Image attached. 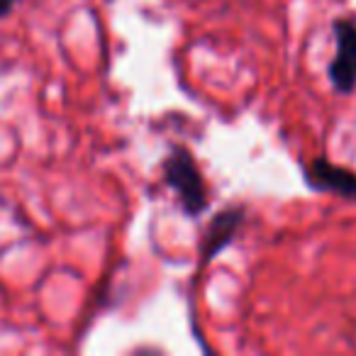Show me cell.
Listing matches in <instances>:
<instances>
[{"instance_id": "2", "label": "cell", "mask_w": 356, "mask_h": 356, "mask_svg": "<svg viewBox=\"0 0 356 356\" xmlns=\"http://www.w3.org/2000/svg\"><path fill=\"white\" fill-rule=\"evenodd\" d=\"M332 35H334V56L327 66V76L337 93L349 95L356 90V22L337 17L332 22Z\"/></svg>"}, {"instance_id": "1", "label": "cell", "mask_w": 356, "mask_h": 356, "mask_svg": "<svg viewBox=\"0 0 356 356\" xmlns=\"http://www.w3.org/2000/svg\"><path fill=\"white\" fill-rule=\"evenodd\" d=\"M163 181L166 186L178 195V203L184 208L188 218H198L208 210V188H205V178L200 173L195 156L181 144H173L168 149L166 159L161 163Z\"/></svg>"}, {"instance_id": "3", "label": "cell", "mask_w": 356, "mask_h": 356, "mask_svg": "<svg viewBox=\"0 0 356 356\" xmlns=\"http://www.w3.org/2000/svg\"><path fill=\"white\" fill-rule=\"evenodd\" d=\"M302 178L310 191L339 195V198L356 203V173L344 166H337L330 159L315 156L312 161L302 163Z\"/></svg>"}, {"instance_id": "4", "label": "cell", "mask_w": 356, "mask_h": 356, "mask_svg": "<svg viewBox=\"0 0 356 356\" xmlns=\"http://www.w3.org/2000/svg\"><path fill=\"white\" fill-rule=\"evenodd\" d=\"M244 215H247V210H244L242 205H237V208H225L215 215L203 237V264H210L222 249H227L229 244L234 242L239 227L244 225Z\"/></svg>"}, {"instance_id": "5", "label": "cell", "mask_w": 356, "mask_h": 356, "mask_svg": "<svg viewBox=\"0 0 356 356\" xmlns=\"http://www.w3.org/2000/svg\"><path fill=\"white\" fill-rule=\"evenodd\" d=\"M13 8H15V0H0V20L10 15Z\"/></svg>"}]
</instances>
